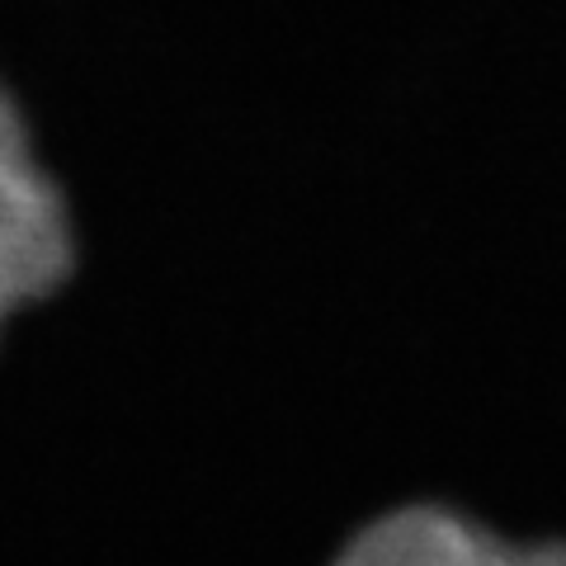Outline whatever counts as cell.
<instances>
[{"instance_id":"obj_2","label":"cell","mask_w":566,"mask_h":566,"mask_svg":"<svg viewBox=\"0 0 566 566\" xmlns=\"http://www.w3.org/2000/svg\"><path fill=\"white\" fill-rule=\"evenodd\" d=\"M331 566H566V538L510 543L449 505H401L359 528Z\"/></svg>"},{"instance_id":"obj_1","label":"cell","mask_w":566,"mask_h":566,"mask_svg":"<svg viewBox=\"0 0 566 566\" xmlns=\"http://www.w3.org/2000/svg\"><path fill=\"white\" fill-rule=\"evenodd\" d=\"M76 260V232L57 180L39 166L20 109L0 91V326L57 289Z\"/></svg>"}]
</instances>
